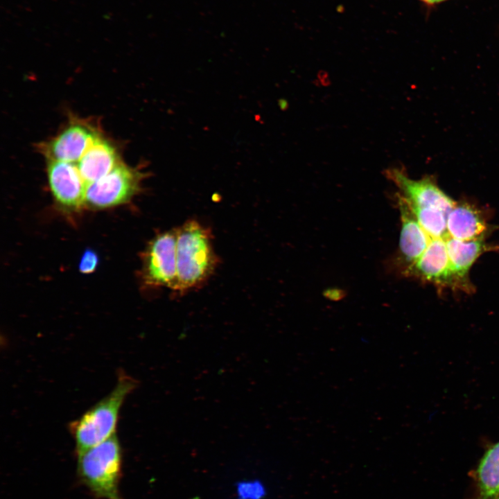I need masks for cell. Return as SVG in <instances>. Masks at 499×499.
Masks as SVG:
<instances>
[{
	"mask_svg": "<svg viewBox=\"0 0 499 499\" xmlns=\"http://www.w3.org/2000/svg\"><path fill=\"white\" fill-rule=\"evenodd\" d=\"M139 386V381L119 371L112 390L69 425L78 455L116 435L121 408Z\"/></svg>",
	"mask_w": 499,
	"mask_h": 499,
	"instance_id": "1",
	"label": "cell"
},
{
	"mask_svg": "<svg viewBox=\"0 0 499 499\" xmlns=\"http://www.w3.org/2000/svg\"><path fill=\"white\" fill-rule=\"evenodd\" d=\"M176 258V290L182 292L195 287L213 272L216 257L211 237L198 222H186L177 231Z\"/></svg>",
	"mask_w": 499,
	"mask_h": 499,
	"instance_id": "2",
	"label": "cell"
},
{
	"mask_svg": "<svg viewBox=\"0 0 499 499\" xmlns=\"http://www.w3.org/2000/svg\"><path fill=\"white\" fill-rule=\"evenodd\" d=\"M78 455V473L97 498L123 499L119 491L122 448L116 435Z\"/></svg>",
	"mask_w": 499,
	"mask_h": 499,
	"instance_id": "3",
	"label": "cell"
},
{
	"mask_svg": "<svg viewBox=\"0 0 499 499\" xmlns=\"http://www.w3.org/2000/svg\"><path fill=\"white\" fill-rule=\"evenodd\" d=\"M146 173L119 162L110 173L87 186L85 205L91 209H105L124 204L141 189Z\"/></svg>",
	"mask_w": 499,
	"mask_h": 499,
	"instance_id": "4",
	"label": "cell"
},
{
	"mask_svg": "<svg viewBox=\"0 0 499 499\" xmlns=\"http://www.w3.org/2000/svg\"><path fill=\"white\" fill-rule=\"evenodd\" d=\"M177 231L162 232L153 238L143 256L142 278L152 287L175 290L177 281Z\"/></svg>",
	"mask_w": 499,
	"mask_h": 499,
	"instance_id": "5",
	"label": "cell"
},
{
	"mask_svg": "<svg viewBox=\"0 0 499 499\" xmlns=\"http://www.w3.org/2000/svg\"><path fill=\"white\" fill-rule=\"evenodd\" d=\"M103 134L91 123L73 119L39 149L46 160L77 162L89 146Z\"/></svg>",
	"mask_w": 499,
	"mask_h": 499,
	"instance_id": "6",
	"label": "cell"
},
{
	"mask_svg": "<svg viewBox=\"0 0 499 499\" xmlns=\"http://www.w3.org/2000/svg\"><path fill=\"white\" fill-rule=\"evenodd\" d=\"M386 175L399 189L398 194L410 206L436 208L448 214L456 204L431 177L412 180L399 168L388 169Z\"/></svg>",
	"mask_w": 499,
	"mask_h": 499,
	"instance_id": "7",
	"label": "cell"
},
{
	"mask_svg": "<svg viewBox=\"0 0 499 499\" xmlns=\"http://www.w3.org/2000/svg\"><path fill=\"white\" fill-rule=\"evenodd\" d=\"M46 161L49 184L56 203L67 211H76L85 205L87 184L76 164Z\"/></svg>",
	"mask_w": 499,
	"mask_h": 499,
	"instance_id": "8",
	"label": "cell"
},
{
	"mask_svg": "<svg viewBox=\"0 0 499 499\" xmlns=\"http://www.w3.org/2000/svg\"><path fill=\"white\" fill-rule=\"evenodd\" d=\"M406 272L438 285H454L445 239H432L420 258Z\"/></svg>",
	"mask_w": 499,
	"mask_h": 499,
	"instance_id": "9",
	"label": "cell"
},
{
	"mask_svg": "<svg viewBox=\"0 0 499 499\" xmlns=\"http://www.w3.org/2000/svg\"><path fill=\"white\" fill-rule=\"evenodd\" d=\"M401 231L399 250L407 268L412 265L428 246L431 238L423 229L405 200L397 195Z\"/></svg>",
	"mask_w": 499,
	"mask_h": 499,
	"instance_id": "10",
	"label": "cell"
},
{
	"mask_svg": "<svg viewBox=\"0 0 499 499\" xmlns=\"http://www.w3.org/2000/svg\"><path fill=\"white\" fill-rule=\"evenodd\" d=\"M121 161L115 146L101 135L75 164L87 186L106 175Z\"/></svg>",
	"mask_w": 499,
	"mask_h": 499,
	"instance_id": "11",
	"label": "cell"
},
{
	"mask_svg": "<svg viewBox=\"0 0 499 499\" xmlns=\"http://www.w3.org/2000/svg\"><path fill=\"white\" fill-rule=\"evenodd\" d=\"M445 240L455 284L470 289L468 273L478 257L489 250V247L482 239L460 240L448 236Z\"/></svg>",
	"mask_w": 499,
	"mask_h": 499,
	"instance_id": "12",
	"label": "cell"
},
{
	"mask_svg": "<svg viewBox=\"0 0 499 499\" xmlns=\"http://www.w3.org/2000/svg\"><path fill=\"white\" fill-rule=\"evenodd\" d=\"M447 231L448 236L457 240H480L488 232V225L474 206L456 202L447 215Z\"/></svg>",
	"mask_w": 499,
	"mask_h": 499,
	"instance_id": "13",
	"label": "cell"
},
{
	"mask_svg": "<svg viewBox=\"0 0 499 499\" xmlns=\"http://www.w3.org/2000/svg\"><path fill=\"white\" fill-rule=\"evenodd\" d=\"M474 474L478 499H497L499 495V441L486 451Z\"/></svg>",
	"mask_w": 499,
	"mask_h": 499,
	"instance_id": "14",
	"label": "cell"
},
{
	"mask_svg": "<svg viewBox=\"0 0 499 499\" xmlns=\"http://www.w3.org/2000/svg\"><path fill=\"white\" fill-rule=\"evenodd\" d=\"M410 207L423 229L431 239H446L448 236L446 213L432 207Z\"/></svg>",
	"mask_w": 499,
	"mask_h": 499,
	"instance_id": "15",
	"label": "cell"
},
{
	"mask_svg": "<svg viewBox=\"0 0 499 499\" xmlns=\"http://www.w3.org/2000/svg\"><path fill=\"white\" fill-rule=\"evenodd\" d=\"M237 489L238 499H261L265 494L264 487L258 481L240 482Z\"/></svg>",
	"mask_w": 499,
	"mask_h": 499,
	"instance_id": "16",
	"label": "cell"
},
{
	"mask_svg": "<svg viewBox=\"0 0 499 499\" xmlns=\"http://www.w3.org/2000/svg\"><path fill=\"white\" fill-rule=\"evenodd\" d=\"M98 262L96 254L92 250H86L80 259L79 269L83 273L92 272L96 269Z\"/></svg>",
	"mask_w": 499,
	"mask_h": 499,
	"instance_id": "17",
	"label": "cell"
},
{
	"mask_svg": "<svg viewBox=\"0 0 499 499\" xmlns=\"http://www.w3.org/2000/svg\"><path fill=\"white\" fill-rule=\"evenodd\" d=\"M428 6H435L436 4L446 1L448 0H419Z\"/></svg>",
	"mask_w": 499,
	"mask_h": 499,
	"instance_id": "18",
	"label": "cell"
},
{
	"mask_svg": "<svg viewBox=\"0 0 499 499\" xmlns=\"http://www.w3.org/2000/svg\"><path fill=\"white\" fill-rule=\"evenodd\" d=\"M497 499H499V495H498V496Z\"/></svg>",
	"mask_w": 499,
	"mask_h": 499,
	"instance_id": "19",
	"label": "cell"
}]
</instances>
